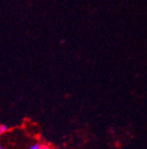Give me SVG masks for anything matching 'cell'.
Listing matches in <instances>:
<instances>
[{"instance_id": "obj_1", "label": "cell", "mask_w": 147, "mask_h": 149, "mask_svg": "<svg viewBox=\"0 0 147 149\" xmlns=\"http://www.w3.org/2000/svg\"><path fill=\"white\" fill-rule=\"evenodd\" d=\"M7 130H8V127L5 124H0V136L4 135Z\"/></svg>"}, {"instance_id": "obj_2", "label": "cell", "mask_w": 147, "mask_h": 149, "mask_svg": "<svg viewBox=\"0 0 147 149\" xmlns=\"http://www.w3.org/2000/svg\"><path fill=\"white\" fill-rule=\"evenodd\" d=\"M29 149H40V144L34 143V144H32L30 147H29Z\"/></svg>"}, {"instance_id": "obj_3", "label": "cell", "mask_w": 147, "mask_h": 149, "mask_svg": "<svg viewBox=\"0 0 147 149\" xmlns=\"http://www.w3.org/2000/svg\"><path fill=\"white\" fill-rule=\"evenodd\" d=\"M40 149H52L51 146L47 144H41L40 145Z\"/></svg>"}, {"instance_id": "obj_4", "label": "cell", "mask_w": 147, "mask_h": 149, "mask_svg": "<svg viewBox=\"0 0 147 149\" xmlns=\"http://www.w3.org/2000/svg\"><path fill=\"white\" fill-rule=\"evenodd\" d=\"M0 149H3V146L1 144H0Z\"/></svg>"}]
</instances>
